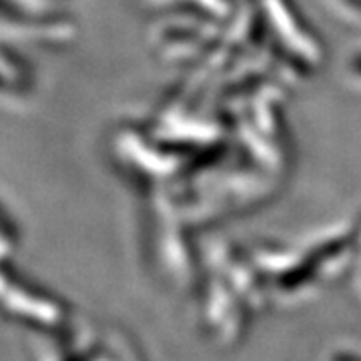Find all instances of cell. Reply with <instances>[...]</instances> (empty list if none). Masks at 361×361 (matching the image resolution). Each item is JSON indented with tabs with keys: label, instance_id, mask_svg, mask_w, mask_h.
Returning a JSON list of instances; mask_svg holds the SVG:
<instances>
[{
	"label": "cell",
	"instance_id": "1",
	"mask_svg": "<svg viewBox=\"0 0 361 361\" xmlns=\"http://www.w3.org/2000/svg\"><path fill=\"white\" fill-rule=\"evenodd\" d=\"M11 82H16L20 87L23 85V71L16 66L14 54L8 51V47H4V40H0V94L2 97L8 94Z\"/></svg>",
	"mask_w": 361,
	"mask_h": 361
}]
</instances>
